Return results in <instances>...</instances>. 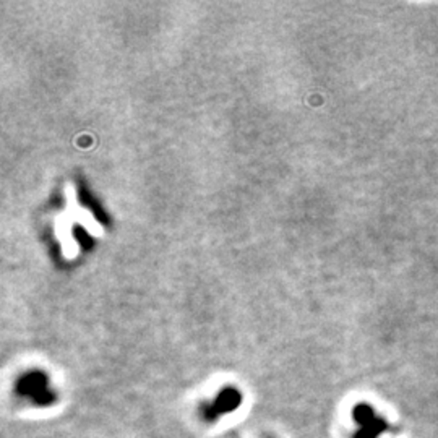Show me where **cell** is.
Wrapping results in <instances>:
<instances>
[{
    "mask_svg": "<svg viewBox=\"0 0 438 438\" xmlns=\"http://www.w3.org/2000/svg\"><path fill=\"white\" fill-rule=\"evenodd\" d=\"M354 420L359 424V430L354 434V438H378L388 432V422L378 417L373 409L367 405L354 407Z\"/></svg>",
    "mask_w": 438,
    "mask_h": 438,
    "instance_id": "1",
    "label": "cell"
},
{
    "mask_svg": "<svg viewBox=\"0 0 438 438\" xmlns=\"http://www.w3.org/2000/svg\"><path fill=\"white\" fill-rule=\"evenodd\" d=\"M242 396L236 388H224L218 398L212 403V405L203 406V417L213 422L219 416H224L227 412L236 411L241 406Z\"/></svg>",
    "mask_w": 438,
    "mask_h": 438,
    "instance_id": "3",
    "label": "cell"
},
{
    "mask_svg": "<svg viewBox=\"0 0 438 438\" xmlns=\"http://www.w3.org/2000/svg\"><path fill=\"white\" fill-rule=\"evenodd\" d=\"M45 383H48V380H45L44 375L33 373L21 380L18 386H16V391H18V395L21 396L31 398L36 406L45 407V406L54 405V401H55V395L48 391V386H45Z\"/></svg>",
    "mask_w": 438,
    "mask_h": 438,
    "instance_id": "2",
    "label": "cell"
}]
</instances>
